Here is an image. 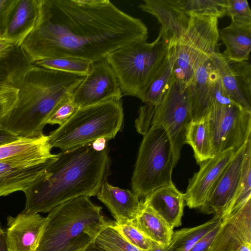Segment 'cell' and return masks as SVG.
I'll list each match as a JSON object with an SVG mask.
<instances>
[{
    "instance_id": "obj_23",
    "label": "cell",
    "mask_w": 251,
    "mask_h": 251,
    "mask_svg": "<svg viewBox=\"0 0 251 251\" xmlns=\"http://www.w3.org/2000/svg\"><path fill=\"white\" fill-rule=\"evenodd\" d=\"M37 16V0H19L2 39L21 46L34 29Z\"/></svg>"
},
{
    "instance_id": "obj_41",
    "label": "cell",
    "mask_w": 251,
    "mask_h": 251,
    "mask_svg": "<svg viewBox=\"0 0 251 251\" xmlns=\"http://www.w3.org/2000/svg\"><path fill=\"white\" fill-rule=\"evenodd\" d=\"M0 251H9L6 236V232L1 227L0 224Z\"/></svg>"
},
{
    "instance_id": "obj_42",
    "label": "cell",
    "mask_w": 251,
    "mask_h": 251,
    "mask_svg": "<svg viewBox=\"0 0 251 251\" xmlns=\"http://www.w3.org/2000/svg\"><path fill=\"white\" fill-rule=\"evenodd\" d=\"M14 45L4 39H0V56L9 51Z\"/></svg>"
},
{
    "instance_id": "obj_19",
    "label": "cell",
    "mask_w": 251,
    "mask_h": 251,
    "mask_svg": "<svg viewBox=\"0 0 251 251\" xmlns=\"http://www.w3.org/2000/svg\"><path fill=\"white\" fill-rule=\"evenodd\" d=\"M50 159L42 162L0 161V197L24 192L42 176Z\"/></svg>"
},
{
    "instance_id": "obj_26",
    "label": "cell",
    "mask_w": 251,
    "mask_h": 251,
    "mask_svg": "<svg viewBox=\"0 0 251 251\" xmlns=\"http://www.w3.org/2000/svg\"><path fill=\"white\" fill-rule=\"evenodd\" d=\"M34 65L21 46L14 45L0 56V84L18 88L27 72Z\"/></svg>"
},
{
    "instance_id": "obj_37",
    "label": "cell",
    "mask_w": 251,
    "mask_h": 251,
    "mask_svg": "<svg viewBox=\"0 0 251 251\" xmlns=\"http://www.w3.org/2000/svg\"><path fill=\"white\" fill-rule=\"evenodd\" d=\"M18 94V88L0 84V129H4L2 126V121L15 107Z\"/></svg>"
},
{
    "instance_id": "obj_36",
    "label": "cell",
    "mask_w": 251,
    "mask_h": 251,
    "mask_svg": "<svg viewBox=\"0 0 251 251\" xmlns=\"http://www.w3.org/2000/svg\"><path fill=\"white\" fill-rule=\"evenodd\" d=\"M226 15L232 22L251 25V10L246 0H226Z\"/></svg>"
},
{
    "instance_id": "obj_12",
    "label": "cell",
    "mask_w": 251,
    "mask_h": 251,
    "mask_svg": "<svg viewBox=\"0 0 251 251\" xmlns=\"http://www.w3.org/2000/svg\"><path fill=\"white\" fill-rule=\"evenodd\" d=\"M209 59L218 73L226 95L234 102L251 110V66L249 61H231L216 51Z\"/></svg>"
},
{
    "instance_id": "obj_25",
    "label": "cell",
    "mask_w": 251,
    "mask_h": 251,
    "mask_svg": "<svg viewBox=\"0 0 251 251\" xmlns=\"http://www.w3.org/2000/svg\"><path fill=\"white\" fill-rule=\"evenodd\" d=\"M133 221L151 241L163 247L169 246L174 228L143 201L141 209Z\"/></svg>"
},
{
    "instance_id": "obj_45",
    "label": "cell",
    "mask_w": 251,
    "mask_h": 251,
    "mask_svg": "<svg viewBox=\"0 0 251 251\" xmlns=\"http://www.w3.org/2000/svg\"><path fill=\"white\" fill-rule=\"evenodd\" d=\"M84 251H104L100 248L96 243H94L87 247Z\"/></svg>"
},
{
    "instance_id": "obj_40",
    "label": "cell",
    "mask_w": 251,
    "mask_h": 251,
    "mask_svg": "<svg viewBox=\"0 0 251 251\" xmlns=\"http://www.w3.org/2000/svg\"><path fill=\"white\" fill-rule=\"evenodd\" d=\"M19 137L5 129H0V145L13 141Z\"/></svg>"
},
{
    "instance_id": "obj_39",
    "label": "cell",
    "mask_w": 251,
    "mask_h": 251,
    "mask_svg": "<svg viewBox=\"0 0 251 251\" xmlns=\"http://www.w3.org/2000/svg\"><path fill=\"white\" fill-rule=\"evenodd\" d=\"M221 222L199 239L188 251H208L219 229Z\"/></svg>"
},
{
    "instance_id": "obj_46",
    "label": "cell",
    "mask_w": 251,
    "mask_h": 251,
    "mask_svg": "<svg viewBox=\"0 0 251 251\" xmlns=\"http://www.w3.org/2000/svg\"><path fill=\"white\" fill-rule=\"evenodd\" d=\"M238 251H251V243L244 245Z\"/></svg>"
},
{
    "instance_id": "obj_28",
    "label": "cell",
    "mask_w": 251,
    "mask_h": 251,
    "mask_svg": "<svg viewBox=\"0 0 251 251\" xmlns=\"http://www.w3.org/2000/svg\"><path fill=\"white\" fill-rule=\"evenodd\" d=\"M184 144L190 145L199 164L214 156L207 119L191 121L185 132Z\"/></svg>"
},
{
    "instance_id": "obj_38",
    "label": "cell",
    "mask_w": 251,
    "mask_h": 251,
    "mask_svg": "<svg viewBox=\"0 0 251 251\" xmlns=\"http://www.w3.org/2000/svg\"><path fill=\"white\" fill-rule=\"evenodd\" d=\"M19 0H0V39L12 17Z\"/></svg>"
},
{
    "instance_id": "obj_44",
    "label": "cell",
    "mask_w": 251,
    "mask_h": 251,
    "mask_svg": "<svg viewBox=\"0 0 251 251\" xmlns=\"http://www.w3.org/2000/svg\"><path fill=\"white\" fill-rule=\"evenodd\" d=\"M168 247L162 246L158 243L151 241V246L147 251H169Z\"/></svg>"
},
{
    "instance_id": "obj_1",
    "label": "cell",
    "mask_w": 251,
    "mask_h": 251,
    "mask_svg": "<svg viewBox=\"0 0 251 251\" xmlns=\"http://www.w3.org/2000/svg\"><path fill=\"white\" fill-rule=\"evenodd\" d=\"M35 26L21 45L30 62L74 57L91 63L135 41L147 39L139 19L108 0H37Z\"/></svg>"
},
{
    "instance_id": "obj_22",
    "label": "cell",
    "mask_w": 251,
    "mask_h": 251,
    "mask_svg": "<svg viewBox=\"0 0 251 251\" xmlns=\"http://www.w3.org/2000/svg\"><path fill=\"white\" fill-rule=\"evenodd\" d=\"M143 202L160 216L172 228L181 225L184 207V193L174 183L152 192Z\"/></svg>"
},
{
    "instance_id": "obj_18",
    "label": "cell",
    "mask_w": 251,
    "mask_h": 251,
    "mask_svg": "<svg viewBox=\"0 0 251 251\" xmlns=\"http://www.w3.org/2000/svg\"><path fill=\"white\" fill-rule=\"evenodd\" d=\"M217 72L209 59L196 70L187 87L192 121L205 119L213 106V85Z\"/></svg>"
},
{
    "instance_id": "obj_3",
    "label": "cell",
    "mask_w": 251,
    "mask_h": 251,
    "mask_svg": "<svg viewBox=\"0 0 251 251\" xmlns=\"http://www.w3.org/2000/svg\"><path fill=\"white\" fill-rule=\"evenodd\" d=\"M84 76L34 65L18 87L17 102L3 120V129L21 137L43 136V129L57 105L71 95Z\"/></svg>"
},
{
    "instance_id": "obj_2",
    "label": "cell",
    "mask_w": 251,
    "mask_h": 251,
    "mask_svg": "<svg viewBox=\"0 0 251 251\" xmlns=\"http://www.w3.org/2000/svg\"><path fill=\"white\" fill-rule=\"evenodd\" d=\"M108 148L95 150L92 143L62 151L50 160L42 176L24 193L22 212H49L53 208L81 196H97L109 174Z\"/></svg>"
},
{
    "instance_id": "obj_34",
    "label": "cell",
    "mask_w": 251,
    "mask_h": 251,
    "mask_svg": "<svg viewBox=\"0 0 251 251\" xmlns=\"http://www.w3.org/2000/svg\"><path fill=\"white\" fill-rule=\"evenodd\" d=\"M111 226L127 242L144 251L148 250L151 246L149 239L135 225L133 220L123 224L110 221Z\"/></svg>"
},
{
    "instance_id": "obj_31",
    "label": "cell",
    "mask_w": 251,
    "mask_h": 251,
    "mask_svg": "<svg viewBox=\"0 0 251 251\" xmlns=\"http://www.w3.org/2000/svg\"><path fill=\"white\" fill-rule=\"evenodd\" d=\"M251 197V139L247 144L241 176L237 192L222 216L225 219L237 211Z\"/></svg>"
},
{
    "instance_id": "obj_8",
    "label": "cell",
    "mask_w": 251,
    "mask_h": 251,
    "mask_svg": "<svg viewBox=\"0 0 251 251\" xmlns=\"http://www.w3.org/2000/svg\"><path fill=\"white\" fill-rule=\"evenodd\" d=\"M218 20L211 16L190 17L185 33L173 47V76L186 87L198 66L217 50Z\"/></svg>"
},
{
    "instance_id": "obj_17",
    "label": "cell",
    "mask_w": 251,
    "mask_h": 251,
    "mask_svg": "<svg viewBox=\"0 0 251 251\" xmlns=\"http://www.w3.org/2000/svg\"><path fill=\"white\" fill-rule=\"evenodd\" d=\"M138 7L155 17L161 25L158 36L173 47L184 34L189 18L173 0H144Z\"/></svg>"
},
{
    "instance_id": "obj_20",
    "label": "cell",
    "mask_w": 251,
    "mask_h": 251,
    "mask_svg": "<svg viewBox=\"0 0 251 251\" xmlns=\"http://www.w3.org/2000/svg\"><path fill=\"white\" fill-rule=\"evenodd\" d=\"M51 149L47 135L37 138L19 137L0 145V161L45 162L54 156L51 153Z\"/></svg>"
},
{
    "instance_id": "obj_24",
    "label": "cell",
    "mask_w": 251,
    "mask_h": 251,
    "mask_svg": "<svg viewBox=\"0 0 251 251\" xmlns=\"http://www.w3.org/2000/svg\"><path fill=\"white\" fill-rule=\"evenodd\" d=\"M219 39L226 47L223 54L234 62L249 61L251 50V25L232 22L219 30Z\"/></svg>"
},
{
    "instance_id": "obj_4",
    "label": "cell",
    "mask_w": 251,
    "mask_h": 251,
    "mask_svg": "<svg viewBox=\"0 0 251 251\" xmlns=\"http://www.w3.org/2000/svg\"><path fill=\"white\" fill-rule=\"evenodd\" d=\"M90 197L81 196L51 210L37 251H81L109 224Z\"/></svg>"
},
{
    "instance_id": "obj_13",
    "label": "cell",
    "mask_w": 251,
    "mask_h": 251,
    "mask_svg": "<svg viewBox=\"0 0 251 251\" xmlns=\"http://www.w3.org/2000/svg\"><path fill=\"white\" fill-rule=\"evenodd\" d=\"M236 151L227 150L199 164V170L189 179L184 193L185 202L189 208L199 209L204 204Z\"/></svg>"
},
{
    "instance_id": "obj_10",
    "label": "cell",
    "mask_w": 251,
    "mask_h": 251,
    "mask_svg": "<svg viewBox=\"0 0 251 251\" xmlns=\"http://www.w3.org/2000/svg\"><path fill=\"white\" fill-rule=\"evenodd\" d=\"M191 121L187 87L173 76L160 102L154 107L151 126H161L165 130L171 142L175 167L180 159L186 129Z\"/></svg>"
},
{
    "instance_id": "obj_43",
    "label": "cell",
    "mask_w": 251,
    "mask_h": 251,
    "mask_svg": "<svg viewBox=\"0 0 251 251\" xmlns=\"http://www.w3.org/2000/svg\"><path fill=\"white\" fill-rule=\"evenodd\" d=\"M106 141L104 138H100L93 142L92 145L95 150L100 151L106 148Z\"/></svg>"
},
{
    "instance_id": "obj_27",
    "label": "cell",
    "mask_w": 251,
    "mask_h": 251,
    "mask_svg": "<svg viewBox=\"0 0 251 251\" xmlns=\"http://www.w3.org/2000/svg\"><path fill=\"white\" fill-rule=\"evenodd\" d=\"M174 60L172 47L164 63L137 96L145 104L156 106L160 102L173 77Z\"/></svg>"
},
{
    "instance_id": "obj_6",
    "label": "cell",
    "mask_w": 251,
    "mask_h": 251,
    "mask_svg": "<svg viewBox=\"0 0 251 251\" xmlns=\"http://www.w3.org/2000/svg\"><path fill=\"white\" fill-rule=\"evenodd\" d=\"M172 48L158 36L152 42L138 40L108 54L105 59L118 79L122 96L137 97L164 63Z\"/></svg>"
},
{
    "instance_id": "obj_14",
    "label": "cell",
    "mask_w": 251,
    "mask_h": 251,
    "mask_svg": "<svg viewBox=\"0 0 251 251\" xmlns=\"http://www.w3.org/2000/svg\"><path fill=\"white\" fill-rule=\"evenodd\" d=\"M247 142L236 151L207 200L199 208L201 212L218 216L222 220L238 190Z\"/></svg>"
},
{
    "instance_id": "obj_32",
    "label": "cell",
    "mask_w": 251,
    "mask_h": 251,
    "mask_svg": "<svg viewBox=\"0 0 251 251\" xmlns=\"http://www.w3.org/2000/svg\"><path fill=\"white\" fill-rule=\"evenodd\" d=\"M33 64L49 70L85 76L88 73L92 63L79 58L57 57L37 61Z\"/></svg>"
},
{
    "instance_id": "obj_33",
    "label": "cell",
    "mask_w": 251,
    "mask_h": 251,
    "mask_svg": "<svg viewBox=\"0 0 251 251\" xmlns=\"http://www.w3.org/2000/svg\"><path fill=\"white\" fill-rule=\"evenodd\" d=\"M97 236L96 244L104 251H144L127 242L110 224Z\"/></svg>"
},
{
    "instance_id": "obj_7",
    "label": "cell",
    "mask_w": 251,
    "mask_h": 251,
    "mask_svg": "<svg viewBox=\"0 0 251 251\" xmlns=\"http://www.w3.org/2000/svg\"><path fill=\"white\" fill-rule=\"evenodd\" d=\"M131 177L132 191L145 198L159 187L171 184L175 167L171 142L161 126L144 135Z\"/></svg>"
},
{
    "instance_id": "obj_15",
    "label": "cell",
    "mask_w": 251,
    "mask_h": 251,
    "mask_svg": "<svg viewBox=\"0 0 251 251\" xmlns=\"http://www.w3.org/2000/svg\"><path fill=\"white\" fill-rule=\"evenodd\" d=\"M251 243V197L235 213L221 222L208 251H238Z\"/></svg>"
},
{
    "instance_id": "obj_47",
    "label": "cell",
    "mask_w": 251,
    "mask_h": 251,
    "mask_svg": "<svg viewBox=\"0 0 251 251\" xmlns=\"http://www.w3.org/2000/svg\"><path fill=\"white\" fill-rule=\"evenodd\" d=\"M85 249H86V248H85ZM85 249H83V250H82V251H84V250Z\"/></svg>"
},
{
    "instance_id": "obj_30",
    "label": "cell",
    "mask_w": 251,
    "mask_h": 251,
    "mask_svg": "<svg viewBox=\"0 0 251 251\" xmlns=\"http://www.w3.org/2000/svg\"><path fill=\"white\" fill-rule=\"evenodd\" d=\"M189 17L205 16L222 18L226 15V0H173Z\"/></svg>"
},
{
    "instance_id": "obj_21",
    "label": "cell",
    "mask_w": 251,
    "mask_h": 251,
    "mask_svg": "<svg viewBox=\"0 0 251 251\" xmlns=\"http://www.w3.org/2000/svg\"><path fill=\"white\" fill-rule=\"evenodd\" d=\"M108 209L117 224L134 219L140 212L142 201L132 191L114 186L105 181L97 195Z\"/></svg>"
},
{
    "instance_id": "obj_29",
    "label": "cell",
    "mask_w": 251,
    "mask_h": 251,
    "mask_svg": "<svg viewBox=\"0 0 251 251\" xmlns=\"http://www.w3.org/2000/svg\"><path fill=\"white\" fill-rule=\"evenodd\" d=\"M222 221L216 215L201 225L193 227L183 228L174 231L169 251H188L201 237Z\"/></svg>"
},
{
    "instance_id": "obj_9",
    "label": "cell",
    "mask_w": 251,
    "mask_h": 251,
    "mask_svg": "<svg viewBox=\"0 0 251 251\" xmlns=\"http://www.w3.org/2000/svg\"><path fill=\"white\" fill-rule=\"evenodd\" d=\"M206 119L214 155L251 139V110L230 99L215 103Z\"/></svg>"
},
{
    "instance_id": "obj_16",
    "label": "cell",
    "mask_w": 251,
    "mask_h": 251,
    "mask_svg": "<svg viewBox=\"0 0 251 251\" xmlns=\"http://www.w3.org/2000/svg\"><path fill=\"white\" fill-rule=\"evenodd\" d=\"M47 221L39 213L8 216L5 232L9 251H37Z\"/></svg>"
},
{
    "instance_id": "obj_11",
    "label": "cell",
    "mask_w": 251,
    "mask_h": 251,
    "mask_svg": "<svg viewBox=\"0 0 251 251\" xmlns=\"http://www.w3.org/2000/svg\"><path fill=\"white\" fill-rule=\"evenodd\" d=\"M71 96L78 108L110 100H121L118 79L106 59L92 63L88 73Z\"/></svg>"
},
{
    "instance_id": "obj_5",
    "label": "cell",
    "mask_w": 251,
    "mask_h": 251,
    "mask_svg": "<svg viewBox=\"0 0 251 251\" xmlns=\"http://www.w3.org/2000/svg\"><path fill=\"white\" fill-rule=\"evenodd\" d=\"M122 100H110L78 108L64 125L48 136L52 148L70 150L104 138H114L123 124Z\"/></svg>"
},
{
    "instance_id": "obj_35",
    "label": "cell",
    "mask_w": 251,
    "mask_h": 251,
    "mask_svg": "<svg viewBox=\"0 0 251 251\" xmlns=\"http://www.w3.org/2000/svg\"><path fill=\"white\" fill-rule=\"evenodd\" d=\"M78 109V107L71 95L64 98L57 105L48 121V124L62 126L72 117Z\"/></svg>"
}]
</instances>
